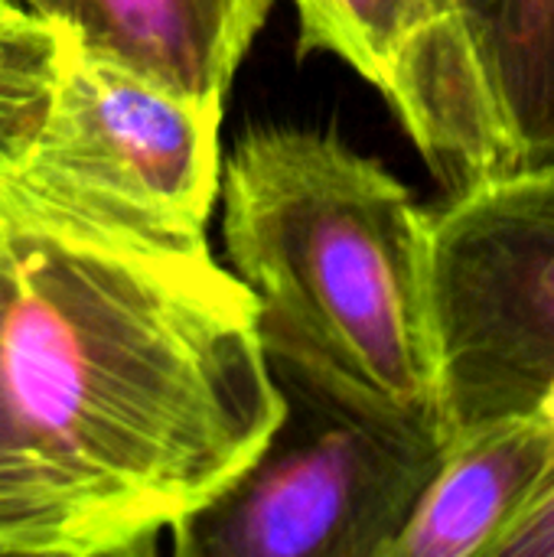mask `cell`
<instances>
[{
  "mask_svg": "<svg viewBox=\"0 0 554 557\" xmlns=\"http://www.w3.org/2000/svg\"><path fill=\"white\" fill-rule=\"evenodd\" d=\"M284 414L251 294L212 251L0 225V555H150Z\"/></svg>",
  "mask_w": 554,
  "mask_h": 557,
  "instance_id": "1",
  "label": "cell"
},
{
  "mask_svg": "<svg viewBox=\"0 0 554 557\" xmlns=\"http://www.w3.org/2000/svg\"><path fill=\"white\" fill-rule=\"evenodd\" d=\"M222 245L284 385L438 424L431 212L327 131L251 127L222 163Z\"/></svg>",
  "mask_w": 554,
  "mask_h": 557,
  "instance_id": "2",
  "label": "cell"
},
{
  "mask_svg": "<svg viewBox=\"0 0 554 557\" xmlns=\"http://www.w3.org/2000/svg\"><path fill=\"white\" fill-rule=\"evenodd\" d=\"M219 121L65 26L46 121L0 180V225L150 258L209 255Z\"/></svg>",
  "mask_w": 554,
  "mask_h": 557,
  "instance_id": "3",
  "label": "cell"
},
{
  "mask_svg": "<svg viewBox=\"0 0 554 557\" xmlns=\"http://www.w3.org/2000/svg\"><path fill=\"white\" fill-rule=\"evenodd\" d=\"M428 304L444 447L554 411V170L477 180L431 212Z\"/></svg>",
  "mask_w": 554,
  "mask_h": 557,
  "instance_id": "4",
  "label": "cell"
},
{
  "mask_svg": "<svg viewBox=\"0 0 554 557\" xmlns=\"http://www.w3.org/2000/svg\"><path fill=\"white\" fill-rule=\"evenodd\" d=\"M264 454L170 539L180 557H385L444 460L438 424L278 382Z\"/></svg>",
  "mask_w": 554,
  "mask_h": 557,
  "instance_id": "5",
  "label": "cell"
},
{
  "mask_svg": "<svg viewBox=\"0 0 554 557\" xmlns=\"http://www.w3.org/2000/svg\"><path fill=\"white\" fill-rule=\"evenodd\" d=\"M444 104L431 173L477 180L554 170V0H441Z\"/></svg>",
  "mask_w": 554,
  "mask_h": 557,
  "instance_id": "6",
  "label": "cell"
},
{
  "mask_svg": "<svg viewBox=\"0 0 554 557\" xmlns=\"http://www.w3.org/2000/svg\"><path fill=\"white\" fill-rule=\"evenodd\" d=\"M278 0H59L56 20L160 88L222 114Z\"/></svg>",
  "mask_w": 554,
  "mask_h": 557,
  "instance_id": "7",
  "label": "cell"
},
{
  "mask_svg": "<svg viewBox=\"0 0 554 557\" xmlns=\"http://www.w3.org/2000/svg\"><path fill=\"white\" fill-rule=\"evenodd\" d=\"M554 467V414L487 424L444 460L385 557H493Z\"/></svg>",
  "mask_w": 554,
  "mask_h": 557,
  "instance_id": "8",
  "label": "cell"
},
{
  "mask_svg": "<svg viewBox=\"0 0 554 557\" xmlns=\"http://www.w3.org/2000/svg\"><path fill=\"white\" fill-rule=\"evenodd\" d=\"M297 55L330 52L356 69L392 108L424 163L441 134L444 7L441 0H291Z\"/></svg>",
  "mask_w": 554,
  "mask_h": 557,
  "instance_id": "9",
  "label": "cell"
},
{
  "mask_svg": "<svg viewBox=\"0 0 554 557\" xmlns=\"http://www.w3.org/2000/svg\"><path fill=\"white\" fill-rule=\"evenodd\" d=\"M65 26L39 10L0 16V180L36 140L59 78Z\"/></svg>",
  "mask_w": 554,
  "mask_h": 557,
  "instance_id": "10",
  "label": "cell"
},
{
  "mask_svg": "<svg viewBox=\"0 0 554 557\" xmlns=\"http://www.w3.org/2000/svg\"><path fill=\"white\" fill-rule=\"evenodd\" d=\"M493 557H554V467L529 509L503 535Z\"/></svg>",
  "mask_w": 554,
  "mask_h": 557,
  "instance_id": "11",
  "label": "cell"
},
{
  "mask_svg": "<svg viewBox=\"0 0 554 557\" xmlns=\"http://www.w3.org/2000/svg\"><path fill=\"white\" fill-rule=\"evenodd\" d=\"M23 7H29V10H39V13H49V16H56L59 13V0H20Z\"/></svg>",
  "mask_w": 554,
  "mask_h": 557,
  "instance_id": "12",
  "label": "cell"
},
{
  "mask_svg": "<svg viewBox=\"0 0 554 557\" xmlns=\"http://www.w3.org/2000/svg\"><path fill=\"white\" fill-rule=\"evenodd\" d=\"M16 7H23L20 0H0V16H7V13H13Z\"/></svg>",
  "mask_w": 554,
  "mask_h": 557,
  "instance_id": "13",
  "label": "cell"
}]
</instances>
